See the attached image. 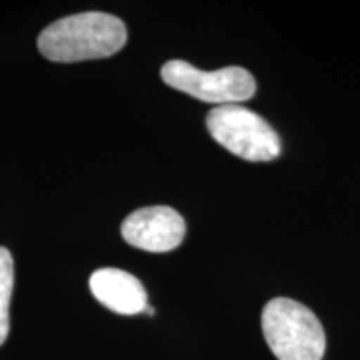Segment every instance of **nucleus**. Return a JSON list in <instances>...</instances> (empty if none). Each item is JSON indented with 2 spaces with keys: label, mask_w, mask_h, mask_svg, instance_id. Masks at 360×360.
I'll return each mask as SVG.
<instances>
[{
  "label": "nucleus",
  "mask_w": 360,
  "mask_h": 360,
  "mask_svg": "<svg viewBox=\"0 0 360 360\" xmlns=\"http://www.w3.org/2000/svg\"><path fill=\"white\" fill-rule=\"evenodd\" d=\"M262 330L277 360H322L326 354L321 321L297 300L277 297L265 304Z\"/></svg>",
  "instance_id": "nucleus-2"
},
{
  "label": "nucleus",
  "mask_w": 360,
  "mask_h": 360,
  "mask_svg": "<svg viewBox=\"0 0 360 360\" xmlns=\"http://www.w3.org/2000/svg\"><path fill=\"white\" fill-rule=\"evenodd\" d=\"M215 142L249 162H270L281 155V137L264 117L240 103L215 107L207 115Z\"/></svg>",
  "instance_id": "nucleus-3"
},
{
  "label": "nucleus",
  "mask_w": 360,
  "mask_h": 360,
  "mask_svg": "<svg viewBox=\"0 0 360 360\" xmlns=\"http://www.w3.org/2000/svg\"><path fill=\"white\" fill-rule=\"evenodd\" d=\"M127 42V29L119 17L84 12L53 22L39 35L44 57L60 64L114 56Z\"/></svg>",
  "instance_id": "nucleus-1"
},
{
  "label": "nucleus",
  "mask_w": 360,
  "mask_h": 360,
  "mask_svg": "<svg viewBox=\"0 0 360 360\" xmlns=\"http://www.w3.org/2000/svg\"><path fill=\"white\" fill-rule=\"evenodd\" d=\"M122 237L141 250L170 252L186 237V220L172 207H142L124 220Z\"/></svg>",
  "instance_id": "nucleus-5"
},
{
  "label": "nucleus",
  "mask_w": 360,
  "mask_h": 360,
  "mask_svg": "<svg viewBox=\"0 0 360 360\" xmlns=\"http://www.w3.org/2000/svg\"><path fill=\"white\" fill-rule=\"evenodd\" d=\"M90 292L112 312L137 315L146 312L147 292L132 274L119 269H98L90 276Z\"/></svg>",
  "instance_id": "nucleus-6"
},
{
  "label": "nucleus",
  "mask_w": 360,
  "mask_h": 360,
  "mask_svg": "<svg viewBox=\"0 0 360 360\" xmlns=\"http://www.w3.org/2000/svg\"><path fill=\"white\" fill-rule=\"evenodd\" d=\"M160 75L169 87L217 107L249 101L257 90L254 75L236 65L205 72L186 60H169Z\"/></svg>",
  "instance_id": "nucleus-4"
},
{
  "label": "nucleus",
  "mask_w": 360,
  "mask_h": 360,
  "mask_svg": "<svg viewBox=\"0 0 360 360\" xmlns=\"http://www.w3.org/2000/svg\"><path fill=\"white\" fill-rule=\"evenodd\" d=\"M13 290V259L6 247H0V345L11 328V299Z\"/></svg>",
  "instance_id": "nucleus-7"
}]
</instances>
